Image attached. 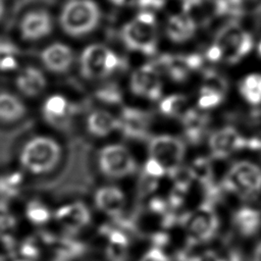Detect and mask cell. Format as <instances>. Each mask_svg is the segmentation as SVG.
<instances>
[{"label":"cell","mask_w":261,"mask_h":261,"mask_svg":"<svg viewBox=\"0 0 261 261\" xmlns=\"http://www.w3.org/2000/svg\"><path fill=\"white\" fill-rule=\"evenodd\" d=\"M187 97L181 94H172L161 100L160 112L168 117H181L188 110Z\"/></svg>","instance_id":"cell-28"},{"label":"cell","mask_w":261,"mask_h":261,"mask_svg":"<svg viewBox=\"0 0 261 261\" xmlns=\"http://www.w3.org/2000/svg\"><path fill=\"white\" fill-rule=\"evenodd\" d=\"M119 56L101 44H93L84 49L80 57V70L88 80H101L124 67Z\"/></svg>","instance_id":"cell-5"},{"label":"cell","mask_w":261,"mask_h":261,"mask_svg":"<svg viewBox=\"0 0 261 261\" xmlns=\"http://www.w3.org/2000/svg\"><path fill=\"white\" fill-rule=\"evenodd\" d=\"M100 20V7L94 0H68L59 15L62 31L71 37L90 34L98 27Z\"/></svg>","instance_id":"cell-2"},{"label":"cell","mask_w":261,"mask_h":261,"mask_svg":"<svg viewBox=\"0 0 261 261\" xmlns=\"http://www.w3.org/2000/svg\"><path fill=\"white\" fill-rule=\"evenodd\" d=\"M141 261H169L167 255L158 247L150 249L141 259Z\"/></svg>","instance_id":"cell-39"},{"label":"cell","mask_w":261,"mask_h":261,"mask_svg":"<svg viewBox=\"0 0 261 261\" xmlns=\"http://www.w3.org/2000/svg\"><path fill=\"white\" fill-rule=\"evenodd\" d=\"M15 85L24 96L35 97L46 87V79L39 68L27 66L16 76Z\"/></svg>","instance_id":"cell-21"},{"label":"cell","mask_w":261,"mask_h":261,"mask_svg":"<svg viewBox=\"0 0 261 261\" xmlns=\"http://www.w3.org/2000/svg\"><path fill=\"white\" fill-rule=\"evenodd\" d=\"M232 222L241 236L252 237L261 227V212L252 207H241L234 212Z\"/></svg>","instance_id":"cell-22"},{"label":"cell","mask_w":261,"mask_h":261,"mask_svg":"<svg viewBox=\"0 0 261 261\" xmlns=\"http://www.w3.org/2000/svg\"><path fill=\"white\" fill-rule=\"evenodd\" d=\"M54 216L58 223L69 231H79L91 221L90 210L81 202H74L59 207L55 211Z\"/></svg>","instance_id":"cell-16"},{"label":"cell","mask_w":261,"mask_h":261,"mask_svg":"<svg viewBox=\"0 0 261 261\" xmlns=\"http://www.w3.org/2000/svg\"><path fill=\"white\" fill-rule=\"evenodd\" d=\"M194 180H198L205 189L209 196V201L217 197L218 191L213 179V170L209 159L205 157L196 158L190 166Z\"/></svg>","instance_id":"cell-24"},{"label":"cell","mask_w":261,"mask_h":261,"mask_svg":"<svg viewBox=\"0 0 261 261\" xmlns=\"http://www.w3.org/2000/svg\"><path fill=\"white\" fill-rule=\"evenodd\" d=\"M208 145L214 159H224L239 150L249 148V139L232 126H223L210 135Z\"/></svg>","instance_id":"cell-10"},{"label":"cell","mask_w":261,"mask_h":261,"mask_svg":"<svg viewBox=\"0 0 261 261\" xmlns=\"http://www.w3.org/2000/svg\"><path fill=\"white\" fill-rule=\"evenodd\" d=\"M53 29L51 14L45 9H35L23 15L19 23L23 40L36 41L50 35Z\"/></svg>","instance_id":"cell-13"},{"label":"cell","mask_w":261,"mask_h":261,"mask_svg":"<svg viewBox=\"0 0 261 261\" xmlns=\"http://www.w3.org/2000/svg\"><path fill=\"white\" fill-rule=\"evenodd\" d=\"M244 2L241 0H214L213 10L216 16L229 18V21L242 17L245 11Z\"/></svg>","instance_id":"cell-29"},{"label":"cell","mask_w":261,"mask_h":261,"mask_svg":"<svg viewBox=\"0 0 261 261\" xmlns=\"http://www.w3.org/2000/svg\"><path fill=\"white\" fill-rule=\"evenodd\" d=\"M253 261H261V242L256 246L254 250Z\"/></svg>","instance_id":"cell-45"},{"label":"cell","mask_w":261,"mask_h":261,"mask_svg":"<svg viewBox=\"0 0 261 261\" xmlns=\"http://www.w3.org/2000/svg\"><path fill=\"white\" fill-rule=\"evenodd\" d=\"M95 205L103 213L118 217L125 207V196L123 192L114 186H105L95 193Z\"/></svg>","instance_id":"cell-18"},{"label":"cell","mask_w":261,"mask_h":261,"mask_svg":"<svg viewBox=\"0 0 261 261\" xmlns=\"http://www.w3.org/2000/svg\"><path fill=\"white\" fill-rule=\"evenodd\" d=\"M25 106L15 95L8 92L0 93V121L14 122L25 114Z\"/></svg>","instance_id":"cell-27"},{"label":"cell","mask_w":261,"mask_h":261,"mask_svg":"<svg viewBox=\"0 0 261 261\" xmlns=\"http://www.w3.org/2000/svg\"><path fill=\"white\" fill-rule=\"evenodd\" d=\"M182 225L191 245L204 244L212 240L219 226L218 216L212 203L206 201L187 213L184 216Z\"/></svg>","instance_id":"cell-6"},{"label":"cell","mask_w":261,"mask_h":261,"mask_svg":"<svg viewBox=\"0 0 261 261\" xmlns=\"http://www.w3.org/2000/svg\"><path fill=\"white\" fill-rule=\"evenodd\" d=\"M40 58L49 71L64 73L71 67L74 55L72 49L67 45L54 43L43 49Z\"/></svg>","instance_id":"cell-15"},{"label":"cell","mask_w":261,"mask_h":261,"mask_svg":"<svg viewBox=\"0 0 261 261\" xmlns=\"http://www.w3.org/2000/svg\"><path fill=\"white\" fill-rule=\"evenodd\" d=\"M238 91L249 105H261V73L251 72L244 75L238 84Z\"/></svg>","instance_id":"cell-26"},{"label":"cell","mask_w":261,"mask_h":261,"mask_svg":"<svg viewBox=\"0 0 261 261\" xmlns=\"http://www.w3.org/2000/svg\"><path fill=\"white\" fill-rule=\"evenodd\" d=\"M212 44L219 52L220 62L233 65L251 53L254 40L238 21H228L216 33Z\"/></svg>","instance_id":"cell-3"},{"label":"cell","mask_w":261,"mask_h":261,"mask_svg":"<svg viewBox=\"0 0 261 261\" xmlns=\"http://www.w3.org/2000/svg\"><path fill=\"white\" fill-rule=\"evenodd\" d=\"M257 54L261 59V40L258 42V45H257Z\"/></svg>","instance_id":"cell-48"},{"label":"cell","mask_w":261,"mask_h":261,"mask_svg":"<svg viewBox=\"0 0 261 261\" xmlns=\"http://www.w3.org/2000/svg\"><path fill=\"white\" fill-rule=\"evenodd\" d=\"M195 19L186 12L171 15L165 27L168 39L173 43H185L192 39L196 33Z\"/></svg>","instance_id":"cell-19"},{"label":"cell","mask_w":261,"mask_h":261,"mask_svg":"<svg viewBox=\"0 0 261 261\" xmlns=\"http://www.w3.org/2000/svg\"><path fill=\"white\" fill-rule=\"evenodd\" d=\"M227 82L225 77L213 70H207L199 91L198 107L200 110H208L218 107L225 98Z\"/></svg>","instance_id":"cell-12"},{"label":"cell","mask_w":261,"mask_h":261,"mask_svg":"<svg viewBox=\"0 0 261 261\" xmlns=\"http://www.w3.org/2000/svg\"><path fill=\"white\" fill-rule=\"evenodd\" d=\"M150 209L155 213H165L167 209V202L161 198H153L150 202Z\"/></svg>","instance_id":"cell-41"},{"label":"cell","mask_w":261,"mask_h":261,"mask_svg":"<svg viewBox=\"0 0 261 261\" xmlns=\"http://www.w3.org/2000/svg\"><path fill=\"white\" fill-rule=\"evenodd\" d=\"M222 261H244V260L242 255L239 252L232 250L225 257H222Z\"/></svg>","instance_id":"cell-44"},{"label":"cell","mask_w":261,"mask_h":261,"mask_svg":"<svg viewBox=\"0 0 261 261\" xmlns=\"http://www.w3.org/2000/svg\"><path fill=\"white\" fill-rule=\"evenodd\" d=\"M0 261H4V260H3V258H2L1 256H0Z\"/></svg>","instance_id":"cell-51"},{"label":"cell","mask_w":261,"mask_h":261,"mask_svg":"<svg viewBox=\"0 0 261 261\" xmlns=\"http://www.w3.org/2000/svg\"><path fill=\"white\" fill-rule=\"evenodd\" d=\"M122 44L130 51L152 56L157 51L158 30L154 13L139 12L130 21L123 24L119 34Z\"/></svg>","instance_id":"cell-1"},{"label":"cell","mask_w":261,"mask_h":261,"mask_svg":"<svg viewBox=\"0 0 261 261\" xmlns=\"http://www.w3.org/2000/svg\"><path fill=\"white\" fill-rule=\"evenodd\" d=\"M19 50L11 41L0 38V71H11L18 65Z\"/></svg>","instance_id":"cell-30"},{"label":"cell","mask_w":261,"mask_h":261,"mask_svg":"<svg viewBox=\"0 0 261 261\" xmlns=\"http://www.w3.org/2000/svg\"><path fill=\"white\" fill-rule=\"evenodd\" d=\"M222 190L250 198L261 191V168L250 161L234 162L225 173Z\"/></svg>","instance_id":"cell-7"},{"label":"cell","mask_w":261,"mask_h":261,"mask_svg":"<svg viewBox=\"0 0 261 261\" xmlns=\"http://www.w3.org/2000/svg\"><path fill=\"white\" fill-rule=\"evenodd\" d=\"M174 182V188L185 193L188 192L192 181L194 180L190 166H178L168 173Z\"/></svg>","instance_id":"cell-34"},{"label":"cell","mask_w":261,"mask_h":261,"mask_svg":"<svg viewBox=\"0 0 261 261\" xmlns=\"http://www.w3.org/2000/svg\"><path fill=\"white\" fill-rule=\"evenodd\" d=\"M20 256L25 260H34L39 257L40 250L33 240L24 241L19 247Z\"/></svg>","instance_id":"cell-38"},{"label":"cell","mask_w":261,"mask_h":261,"mask_svg":"<svg viewBox=\"0 0 261 261\" xmlns=\"http://www.w3.org/2000/svg\"><path fill=\"white\" fill-rule=\"evenodd\" d=\"M160 73L152 64H145L136 69L129 80V88L133 94L155 101L162 95V83Z\"/></svg>","instance_id":"cell-11"},{"label":"cell","mask_w":261,"mask_h":261,"mask_svg":"<svg viewBox=\"0 0 261 261\" xmlns=\"http://www.w3.org/2000/svg\"><path fill=\"white\" fill-rule=\"evenodd\" d=\"M135 0H109L112 4L116 6H125L126 4H133Z\"/></svg>","instance_id":"cell-46"},{"label":"cell","mask_w":261,"mask_h":261,"mask_svg":"<svg viewBox=\"0 0 261 261\" xmlns=\"http://www.w3.org/2000/svg\"><path fill=\"white\" fill-rule=\"evenodd\" d=\"M180 119L187 140L192 144L200 143L209 123L208 114L196 109H188Z\"/></svg>","instance_id":"cell-20"},{"label":"cell","mask_w":261,"mask_h":261,"mask_svg":"<svg viewBox=\"0 0 261 261\" xmlns=\"http://www.w3.org/2000/svg\"><path fill=\"white\" fill-rule=\"evenodd\" d=\"M4 11H5V6H4V2L3 0H0V20L4 14Z\"/></svg>","instance_id":"cell-47"},{"label":"cell","mask_w":261,"mask_h":261,"mask_svg":"<svg viewBox=\"0 0 261 261\" xmlns=\"http://www.w3.org/2000/svg\"><path fill=\"white\" fill-rule=\"evenodd\" d=\"M119 120V129L128 139L143 140L148 136L150 115L137 108L125 107L122 109Z\"/></svg>","instance_id":"cell-14"},{"label":"cell","mask_w":261,"mask_h":261,"mask_svg":"<svg viewBox=\"0 0 261 261\" xmlns=\"http://www.w3.org/2000/svg\"><path fill=\"white\" fill-rule=\"evenodd\" d=\"M148 149L150 157L157 160L167 173L181 165L186 153L182 140L170 135L153 137L149 142Z\"/></svg>","instance_id":"cell-9"},{"label":"cell","mask_w":261,"mask_h":261,"mask_svg":"<svg viewBox=\"0 0 261 261\" xmlns=\"http://www.w3.org/2000/svg\"><path fill=\"white\" fill-rule=\"evenodd\" d=\"M16 261H30V260H25V259H21V260H16Z\"/></svg>","instance_id":"cell-49"},{"label":"cell","mask_w":261,"mask_h":261,"mask_svg":"<svg viewBox=\"0 0 261 261\" xmlns=\"http://www.w3.org/2000/svg\"><path fill=\"white\" fill-rule=\"evenodd\" d=\"M73 106L61 95L49 97L43 105V116L50 124L63 128L70 122Z\"/></svg>","instance_id":"cell-17"},{"label":"cell","mask_w":261,"mask_h":261,"mask_svg":"<svg viewBox=\"0 0 261 261\" xmlns=\"http://www.w3.org/2000/svg\"><path fill=\"white\" fill-rule=\"evenodd\" d=\"M16 218L9 210L8 206L0 202V237H6L16 226Z\"/></svg>","instance_id":"cell-35"},{"label":"cell","mask_w":261,"mask_h":261,"mask_svg":"<svg viewBox=\"0 0 261 261\" xmlns=\"http://www.w3.org/2000/svg\"><path fill=\"white\" fill-rule=\"evenodd\" d=\"M87 128L95 137L103 138L119 129V120L105 110H95L87 118Z\"/></svg>","instance_id":"cell-23"},{"label":"cell","mask_w":261,"mask_h":261,"mask_svg":"<svg viewBox=\"0 0 261 261\" xmlns=\"http://www.w3.org/2000/svg\"><path fill=\"white\" fill-rule=\"evenodd\" d=\"M61 158L59 144L48 137H36L22 148L19 159L22 167L34 174L53 170Z\"/></svg>","instance_id":"cell-4"},{"label":"cell","mask_w":261,"mask_h":261,"mask_svg":"<svg viewBox=\"0 0 261 261\" xmlns=\"http://www.w3.org/2000/svg\"><path fill=\"white\" fill-rule=\"evenodd\" d=\"M241 1H243L245 3V2H248V1H252V0H241Z\"/></svg>","instance_id":"cell-50"},{"label":"cell","mask_w":261,"mask_h":261,"mask_svg":"<svg viewBox=\"0 0 261 261\" xmlns=\"http://www.w3.org/2000/svg\"><path fill=\"white\" fill-rule=\"evenodd\" d=\"M101 172L110 178H122L137 170V162L122 145L112 144L103 147L98 155Z\"/></svg>","instance_id":"cell-8"},{"label":"cell","mask_w":261,"mask_h":261,"mask_svg":"<svg viewBox=\"0 0 261 261\" xmlns=\"http://www.w3.org/2000/svg\"><path fill=\"white\" fill-rule=\"evenodd\" d=\"M98 100L106 104H119L122 101L121 91L115 83H106L95 93Z\"/></svg>","instance_id":"cell-33"},{"label":"cell","mask_w":261,"mask_h":261,"mask_svg":"<svg viewBox=\"0 0 261 261\" xmlns=\"http://www.w3.org/2000/svg\"><path fill=\"white\" fill-rule=\"evenodd\" d=\"M144 173L150 177L158 179L164 176L167 172L166 169L157 160L150 157L144 165Z\"/></svg>","instance_id":"cell-37"},{"label":"cell","mask_w":261,"mask_h":261,"mask_svg":"<svg viewBox=\"0 0 261 261\" xmlns=\"http://www.w3.org/2000/svg\"><path fill=\"white\" fill-rule=\"evenodd\" d=\"M133 4L138 7L140 12L154 13L165 6L166 0H135Z\"/></svg>","instance_id":"cell-36"},{"label":"cell","mask_w":261,"mask_h":261,"mask_svg":"<svg viewBox=\"0 0 261 261\" xmlns=\"http://www.w3.org/2000/svg\"><path fill=\"white\" fill-rule=\"evenodd\" d=\"M185 194H186L185 192L174 188L169 197L170 206H172L173 208L180 207V205L184 203V200H185Z\"/></svg>","instance_id":"cell-40"},{"label":"cell","mask_w":261,"mask_h":261,"mask_svg":"<svg viewBox=\"0 0 261 261\" xmlns=\"http://www.w3.org/2000/svg\"><path fill=\"white\" fill-rule=\"evenodd\" d=\"M107 234L108 244L106 247V257L108 261H127L128 259V239L126 234L119 229L107 228L104 230Z\"/></svg>","instance_id":"cell-25"},{"label":"cell","mask_w":261,"mask_h":261,"mask_svg":"<svg viewBox=\"0 0 261 261\" xmlns=\"http://www.w3.org/2000/svg\"><path fill=\"white\" fill-rule=\"evenodd\" d=\"M25 216L30 222L36 225L47 223L51 218V212L40 201H31L25 208Z\"/></svg>","instance_id":"cell-32"},{"label":"cell","mask_w":261,"mask_h":261,"mask_svg":"<svg viewBox=\"0 0 261 261\" xmlns=\"http://www.w3.org/2000/svg\"><path fill=\"white\" fill-rule=\"evenodd\" d=\"M204 1H206V0H180V2L182 4L184 12H186V13H189L194 8L199 7L200 5H202V3Z\"/></svg>","instance_id":"cell-43"},{"label":"cell","mask_w":261,"mask_h":261,"mask_svg":"<svg viewBox=\"0 0 261 261\" xmlns=\"http://www.w3.org/2000/svg\"><path fill=\"white\" fill-rule=\"evenodd\" d=\"M23 176L20 172H10L0 176V197L12 198L16 196L20 190Z\"/></svg>","instance_id":"cell-31"},{"label":"cell","mask_w":261,"mask_h":261,"mask_svg":"<svg viewBox=\"0 0 261 261\" xmlns=\"http://www.w3.org/2000/svg\"><path fill=\"white\" fill-rule=\"evenodd\" d=\"M193 261H222V257H219L212 251H207L202 255L196 257Z\"/></svg>","instance_id":"cell-42"}]
</instances>
